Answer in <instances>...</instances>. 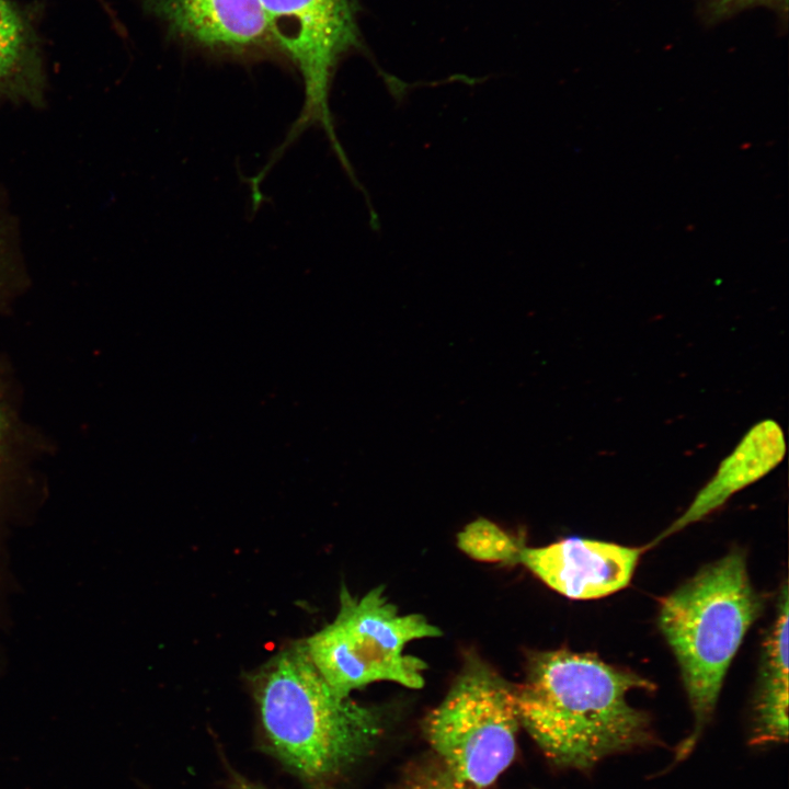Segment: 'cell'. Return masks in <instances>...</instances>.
Instances as JSON below:
<instances>
[{
	"label": "cell",
	"instance_id": "9a60e30c",
	"mask_svg": "<svg viewBox=\"0 0 789 789\" xmlns=\"http://www.w3.org/2000/svg\"><path fill=\"white\" fill-rule=\"evenodd\" d=\"M229 789H267L264 786L253 782L245 778L244 776L240 775L239 773L232 770L230 773V780H229Z\"/></svg>",
	"mask_w": 789,
	"mask_h": 789
},
{
	"label": "cell",
	"instance_id": "5bb4252c",
	"mask_svg": "<svg viewBox=\"0 0 789 789\" xmlns=\"http://www.w3.org/2000/svg\"><path fill=\"white\" fill-rule=\"evenodd\" d=\"M8 412V407L3 401V397L0 392V484L10 451V438L12 428L10 414Z\"/></svg>",
	"mask_w": 789,
	"mask_h": 789
},
{
	"label": "cell",
	"instance_id": "7c38bea8",
	"mask_svg": "<svg viewBox=\"0 0 789 789\" xmlns=\"http://www.w3.org/2000/svg\"><path fill=\"white\" fill-rule=\"evenodd\" d=\"M392 789H462L439 759L412 765Z\"/></svg>",
	"mask_w": 789,
	"mask_h": 789
},
{
	"label": "cell",
	"instance_id": "8992f818",
	"mask_svg": "<svg viewBox=\"0 0 789 789\" xmlns=\"http://www.w3.org/2000/svg\"><path fill=\"white\" fill-rule=\"evenodd\" d=\"M272 44L300 71L308 100L323 108L332 72L352 50L363 49L356 0H260Z\"/></svg>",
	"mask_w": 789,
	"mask_h": 789
},
{
	"label": "cell",
	"instance_id": "3957f363",
	"mask_svg": "<svg viewBox=\"0 0 789 789\" xmlns=\"http://www.w3.org/2000/svg\"><path fill=\"white\" fill-rule=\"evenodd\" d=\"M762 609L745 553L739 550L706 565L662 601L658 625L694 714V729L678 745L677 761L693 751L711 718L729 666Z\"/></svg>",
	"mask_w": 789,
	"mask_h": 789
},
{
	"label": "cell",
	"instance_id": "52a82bcc",
	"mask_svg": "<svg viewBox=\"0 0 789 789\" xmlns=\"http://www.w3.org/2000/svg\"><path fill=\"white\" fill-rule=\"evenodd\" d=\"M647 548L581 537L528 547L504 530L493 562L522 564L565 597L594 599L628 586Z\"/></svg>",
	"mask_w": 789,
	"mask_h": 789
},
{
	"label": "cell",
	"instance_id": "5b68a950",
	"mask_svg": "<svg viewBox=\"0 0 789 789\" xmlns=\"http://www.w3.org/2000/svg\"><path fill=\"white\" fill-rule=\"evenodd\" d=\"M519 727L515 685L476 656L423 723L428 743L462 789H485L511 765Z\"/></svg>",
	"mask_w": 789,
	"mask_h": 789
},
{
	"label": "cell",
	"instance_id": "9c48e42d",
	"mask_svg": "<svg viewBox=\"0 0 789 789\" xmlns=\"http://www.w3.org/2000/svg\"><path fill=\"white\" fill-rule=\"evenodd\" d=\"M785 450L784 434L778 424L770 420L758 423L721 464L717 474L699 491L686 512L656 537L654 542L712 513L734 492L773 469L782 459Z\"/></svg>",
	"mask_w": 789,
	"mask_h": 789
},
{
	"label": "cell",
	"instance_id": "7a4b0ae2",
	"mask_svg": "<svg viewBox=\"0 0 789 789\" xmlns=\"http://www.w3.org/2000/svg\"><path fill=\"white\" fill-rule=\"evenodd\" d=\"M266 751L312 789H331L376 745L380 713L338 694L302 641L282 649L253 676Z\"/></svg>",
	"mask_w": 789,
	"mask_h": 789
},
{
	"label": "cell",
	"instance_id": "8fae6325",
	"mask_svg": "<svg viewBox=\"0 0 789 789\" xmlns=\"http://www.w3.org/2000/svg\"><path fill=\"white\" fill-rule=\"evenodd\" d=\"M26 44L24 21L9 0H0V79L20 60Z\"/></svg>",
	"mask_w": 789,
	"mask_h": 789
},
{
	"label": "cell",
	"instance_id": "ba28073f",
	"mask_svg": "<svg viewBox=\"0 0 789 789\" xmlns=\"http://www.w3.org/2000/svg\"><path fill=\"white\" fill-rule=\"evenodd\" d=\"M169 32L202 48L229 55L261 53L272 41L260 0H145Z\"/></svg>",
	"mask_w": 789,
	"mask_h": 789
},
{
	"label": "cell",
	"instance_id": "277c9868",
	"mask_svg": "<svg viewBox=\"0 0 789 789\" xmlns=\"http://www.w3.org/2000/svg\"><path fill=\"white\" fill-rule=\"evenodd\" d=\"M441 634L422 614H401L386 588L376 586L359 597L343 588L335 618L302 643L329 685L347 697L376 682L423 687L427 664L404 650L414 640Z\"/></svg>",
	"mask_w": 789,
	"mask_h": 789
},
{
	"label": "cell",
	"instance_id": "30bf717a",
	"mask_svg": "<svg viewBox=\"0 0 789 789\" xmlns=\"http://www.w3.org/2000/svg\"><path fill=\"white\" fill-rule=\"evenodd\" d=\"M789 595L784 584L776 618L765 639L754 700L752 743L762 745L788 739Z\"/></svg>",
	"mask_w": 789,
	"mask_h": 789
},
{
	"label": "cell",
	"instance_id": "6da1fadb",
	"mask_svg": "<svg viewBox=\"0 0 789 789\" xmlns=\"http://www.w3.org/2000/svg\"><path fill=\"white\" fill-rule=\"evenodd\" d=\"M653 687L594 653L538 652L525 681L515 685L519 723L554 765L588 770L656 742L648 712L628 701L631 690Z\"/></svg>",
	"mask_w": 789,
	"mask_h": 789
},
{
	"label": "cell",
	"instance_id": "4fadbf2b",
	"mask_svg": "<svg viewBox=\"0 0 789 789\" xmlns=\"http://www.w3.org/2000/svg\"><path fill=\"white\" fill-rule=\"evenodd\" d=\"M711 19L720 20L752 5H767L779 12H787L788 0H705Z\"/></svg>",
	"mask_w": 789,
	"mask_h": 789
}]
</instances>
